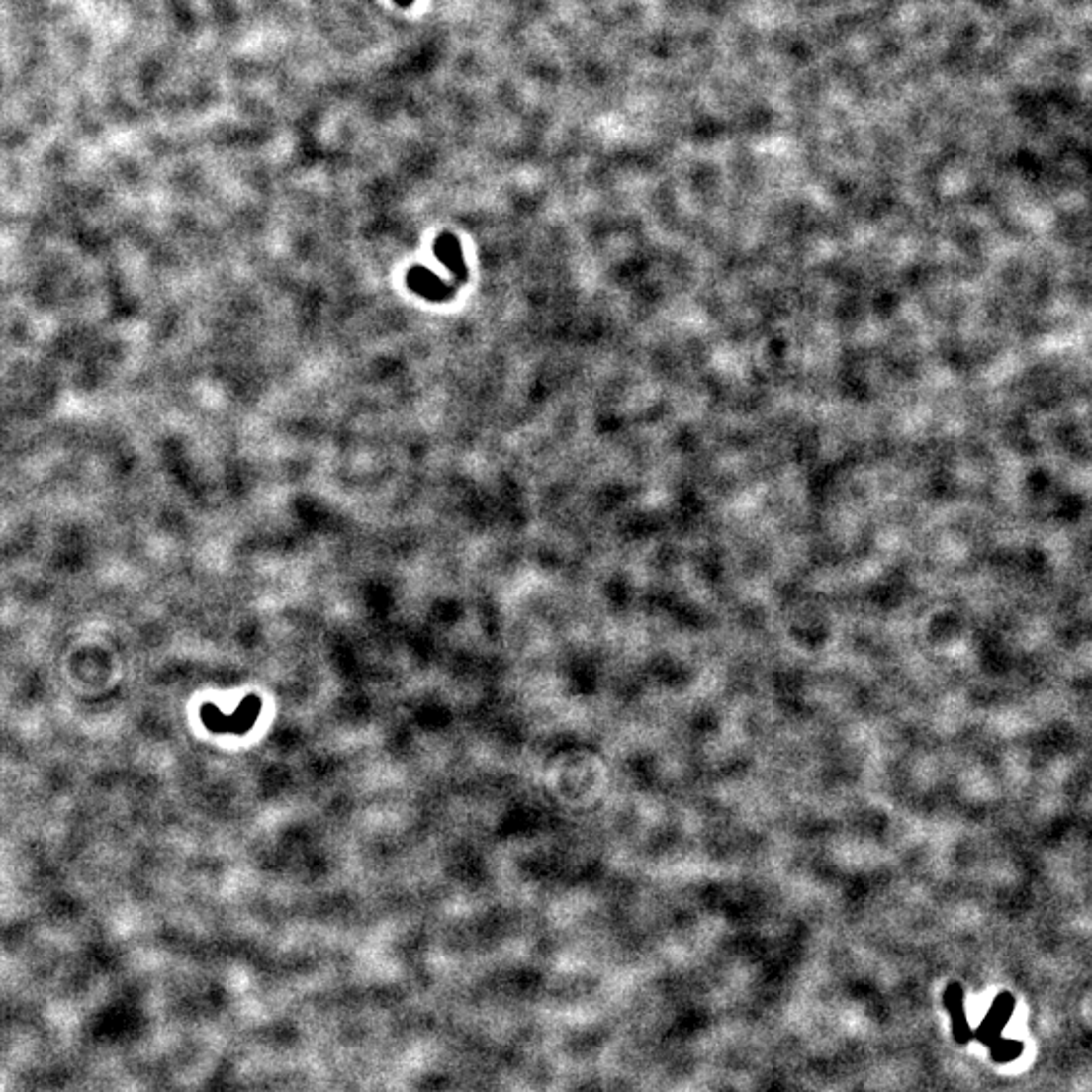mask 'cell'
<instances>
[{"label": "cell", "mask_w": 1092, "mask_h": 1092, "mask_svg": "<svg viewBox=\"0 0 1092 1092\" xmlns=\"http://www.w3.org/2000/svg\"><path fill=\"white\" fill-rule=\"evenodd\" d=\"M407 284L413 292H417L419 296H423L427 300H433V302H441V300H447V298L453 296V288L447 286L445 282H441L435 276V273L427 271L425 267H415V269L409 271Z\"/></svg>", "instance_id": "6da1fadb"}, {"label": "cell", "mask_w": 1092, "mask_h": 1092, "mask_svg": "<svg viewBox=\"0 0 1092 1092\" xmlns=\"http://www.w3.org/2000/svg\"><path fill=\"white\" fill-rule=\"evenodd\" d=\"M435 255L437 259L453 273L458 280H466V263H464V253H462V247H460V241L455 239L453 235H441L437 241H435Z\"/></svg>", "instance_id": "7a4b0ae2"}, {"label": "cell", "mask_w": 1092, "mask_h": 1092, "mask_svg": "<svg viewBox=\"0 0 1092 1092\" xmlns=\"http://www.w3.org/2000/svg\"><path fill=\"white\" fill-rule=\"evenodd\" d=\"M395 3H399L401 7H409L411 3H415V0H395Z\"/></svg>", "instance_id": "3957f363"}]
</instances>
